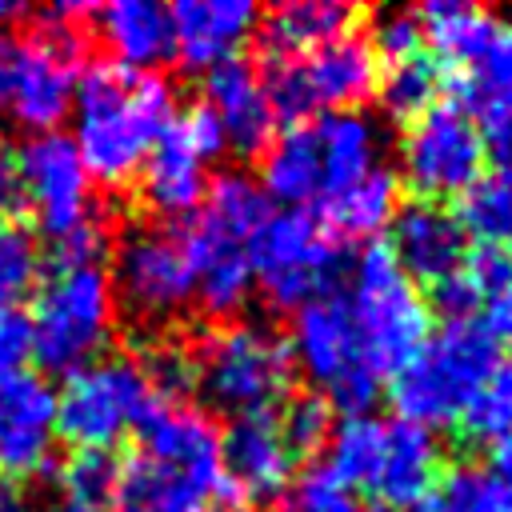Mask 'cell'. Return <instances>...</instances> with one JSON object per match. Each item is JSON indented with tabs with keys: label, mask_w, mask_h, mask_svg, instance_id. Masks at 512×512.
<instances>
[{
	"label": "cell",
	"mask_w": 512,
	"mask_h": 512,
	"mask_svg": "<svg viewBox=\"0 0 512 512\" xmlns=\"http://www.w3.org/2000/svg\"><path fill=\"white\" fill-rule=\"evenodd\" d=\"M236 492L220 460V428L188 404H156L140 448L120 464L112 512H228Z\"/></svg>",
	"instance_id": "6da1fadb"
},
{
	"label": "cell",
	"mask_w": 512,
	"mask_h": 512,
	"mask_svg": "<svg viewBox=\"0 0 512 512\" xmlns=\"http://www.w3.org/2000/svg\"><path fill=\"white\" fill-rule=\"evenodd\" d=\"M72 148L100 184H128L140 176L152 144L176 116L172 84L160 72H128L120 64H92L72 96Z\"/></svg>",
	"instance_id": "7a4b0ae2"
},
{
	"label": "cell",
	"mask_w": 512,
	"mask_h": 512,
	"mask_svg": "<svg viewBox=\"0 0 512 512\" xmlns=\"http://www.w3.org/2000/svg\"><path fill=\"white\" fill-rule=\"evenodd\" d=\"M12 172L40 232L56 248V264H96L104 248V224L92 204V176L72 140L64 132L28 136Z\"/></svg>",
	"instance_id": "3957f363"
},
{
	"label": "cell",
	"mask_w": 512,
	"mask_h": 512,
	"mask_svg": "<svg viewBox=\"0 0 512 512\" xmlns=\"http://www.w3.org/2000/svg\"><path fill=\"white\" fill-rule=\"evenodd\" d=\"M500 360V344L480 320L448 324L392 376L388 400L396 408V420L420 428L456 424V416L488 384Z\"/></svg>",
	"instance_id": "277c9868"
},
{
	"label": "cell",
	"mask_w": 512,
	"mask_h": 512,
	"mask_svg": "<svg viewBox=\"0 0 512 512\" xmlns=\"http://www.w3.org/2000/svg\"><path fill=\"white\" fill-rule=\"evenodd\" d=\"M84 8H52L44 24L12 44H0V116L28 128V136L56 132L72 112L80 80V36L72 16Z\"/></svg>",
	"instance_id": "5b68a950"
},
{
	"label": "cell",
	"mask_w": 512,
	"mask_h": 512,
	"mask_svg": "<svg viewBox=\"0 0 512 512\" xmlns=\"http://www.w3.org/2000/svg\"><path fill=\"white\" fill-rule=\"evenodd\" d=\"M348 316L356 328L360 356L376 376H396L432 340L428 300L400 272V264L384 240H372L356 256Z\"/></svg>",
	"instance_id": "8992f818"
},
{
	"label": "cell",
	"mask_w": 512,
	"mask_h": 512,
	"mask_svg": "<svg viewBox=\"0 0 512 512\" xmlns=\"http://www.w3.org/2000/svg\"><path fill=\"white\" fill-rule=\"evenodd\" d=\"M116 296L108 272L96 264H56L32 300V356L52 372L92 364L112 340Z\"/></svg>",
	"instance_id": "52a82bcc"
},
{
	"label": "cell",
	"mask_w": 512,
	"mask_h": 512,
	"mask_svg": "<svg viewBox=\"0 0 512 512\" xmlns=\"http://www.w3.org/2000/svg\"><path fill=\"white\" fill-rule=\"evenodd\" d=\"M292 384L288 340L256 324H220L192 352V388L228 416L272 412Z\"/></svg>",
	"instance_id": "ba28073f"
},
{
	"label": "cell",
	"mask_w": 512,
	"mask_h": 512,
	"mask_svg": "<svg viewBox=\"0 0 512 512\" xmlns=\"http://www.w3.org/2000/svg\"><path fill=\"white\" fill-rule=\"evenodd\" d=\"M164 404L136 356H96L64 376L56 392V432L76 452H112Z\"/></svg>",
	"instance_id": "9c48e42d"
},
{
	"label": "cell",
	"mask_w": 512,
	"mask_h": 512,
	"mask_svg": "<svg viewBox=\"0 0 512 512\" xmlns=\"http://www.w3.org/2000/svg\"><path fill=\"white\" fill-rule=\"evenodd\" d=\"M248 256L252 280L276 308H304L308 300L328 296L344 268L340 240L308 208L272 212Z\"/></svg>",
	"instance_id": "30bf717a"
},
{
	"label": "cell",
	"mask_w": 512,
	"mask_h": 512,
	"mask_svg": "<svg viewBox=\"0 0 512 512\" xmlns=\"http://www.w3.org/2000/svg\"><path fill=\"white\" fill-rule=\"evenodd\" d=\"M288 356L292 364L304 368L312 384L328 392V408L336 404L344 416H368V408L380 400V376L364 364L348 316V300L336 292L296 308Z\"/></svg>",
	"instance_id": "8fae6325"
},
{
	"label": "cell",
	"mask_w": 512,
	"mask_h": 512,
	"mask_svg": "<svg viewBox=\"0 0 512 512\" xmlns=\"http://www.w3.org/2000/svg\"><path fill=\"white\" fill-rule=\"evenodd\" d=\"M488 148L472 116L456 100L432 104L424 116L408 120L400 136V168L416 200H448L484 176Z\"/></svg>",
	"instance_id": "7c38bea8"
},
{
	"label": "cell",
	"mask_w": 512,
	"mask_h": 512,
	"mask_svg": "<svg viewBox=\"0 0 512 512\" xmlns=\"http://www.w3.org/2000/svg\"><path fill=\"white\" fill-rule=\"evenodd\" d=\"M108 284H112V296H120L144 320L176 316L196 296V272H192L184 236L160 224L132 228L116 244Z\"/></svg>",
	"instance_id": "4fadbf2b"
},
{
	"label": "cell",
	"mask_w": 512,
	"mask_h": 512,
	"mask_svg": "<svg viewBox=\"0 0 512 512\" xmlns=\"http://www.w3.org/2000/svg\"><path fill=\"white\" fill-rule=\"evenodd\" d=\"M224 152V132L216 116L196 104L184 116H172L164 136L152 144L140 168V196L160 216H188L200 208L208 188V160Z\"/></svg>",
	"instance_id": "5bb4252c"
},
{
	"label": "cell",
	"mask_w": 512,
	"mask_h": 512,
	"mask_svg": "<svg viewBox=\"0 0 512 512\" xmlns=\"http://www.w3.org/2000/svg\"><path fill=\"white\" fill-rule=\"evenodd\" d=\"M56 392L32 368H0V476L28 480L52 460Z\"/></svg>",
	"instance_id": "9a60e30c"
},
{
	"label": "cell",
	"mask_w": 512,
	"mask_h": 512,
	"mask_svg": "<svg viewBox=\"0 0 512 512\" xmlns=\"http://www.w3.org/2000/svg\"><path fill=\"white\" fill-rule=\"evenodd\" d=\"M220 460L236 500H252V504H268L284 496L296 464L276 432L272 412L232 416V424L220 432Z\"/></svg>",
	"instance_id": "2e32d148"
},
{
	"label": "cell",
	"mask_w": 512,
	"mask_h": 512,
	"mask_svg": "<svg viewBox=\"0 0 512 512\" xmlns=\"http://www.w3.org/2000/svg\"><path fill=\"white\" fill-rule=\"evenodd\" d=\"M204 108L216 116V124L224 132V148H232L240 156H260L272 144L276 120H272V108H268L264 76L256 72L252 60L232 56V60L208 68Z\"/></svg>",
	"instance_id": "e0dca14e"
},
{
	"label": "cell",
	"mask_w": 512,
	"mask_h": 512,
	"mask_svg": "<svg viewBox=\"0 0 512 512\" xmlns=\"http://www.w3.org/2000/svg\"><path fill=\"white\" fill-rule=\"evenodd\" d=\"M392 256L408 280L436 284L452 272H460L468 256V240L456 224V216L444 204L412 200L392 216Z\"/></svg>",
	"instance_id": "ac0fdd59"
},
{
	"label": "cell",
	"mask_w": 512,
	"mask_h": 512,
	"mask_svg": "<svg viewBox=\"0 0 512 512\" xmlns=\"http://www.w3.org/2000/svg\"><path fill=\"white\" fill-rule=\"evenodd\" d=\"M172 16V56L184 68L208 72L236 56V48L256 28V4L248 0H180Z\"/></svg>",
	"instance_id": "d6986e66"
},
{
	"label": "cell",
	"mask_w": 512,
	"mask_h": 512,
	"mask_svg": "<svg viewBox=\"0 0 512 512\" xmlns=\"http://www.w3.org/2000/svg\"><path fill=\"white\" fill-rule=\"evenodd\" d=\"M296 64H300V76H304V88H308V100L316 112L320 108L356 112V104H364L376 92L380 64H376L368 40H360L356 32L316 48L312 56H304Z\"/></svg>",
	"instance_id": "ffe728a7"
},
{
	"label": "cell",
	"mask_w": 512,
	"mask_h": 512,
	"mask_svg": "<svg viewBox=\"0 0 512 512\" xmlns=\"http://www.w3.org/2000/svg\"><path fill=\"white\" fill-rule=\"evenodd\" d=\"M96 36L108 44L112 64L128 72H152L172 56V16L152 0H116L92 12Z\"/></svg>",
	"instance_id": "44dd1931"
},
{
	"label": "cell",
	"mask_w": 512,
	"mask_h": 512,
	"mask_svg": "<svg viewBox=\"0 0 512 512\" xmlns=\"http://www.w3.org/2000/svg\"><path fill=\"white\" fill-rule=\"evenodd\" d=\"M440 448L432 440L428 428L408 424V420H392L384 424V464L376 476V496L388 508H416L428 488L440 476Z\"/></svg>",
	"instance_id": "7402d4cb"
},
{
	"label": "cell",
	"mask_w": 512,
	"mask_h": 512,
	"mask_svg": "<svg viewBox=\"0 0 512 512\" xmlns=\"http://www.w3.org/2000/svg\"><path fill=\"white\" fill-rule=\"evenodd\" d=\"M360 8L340 0H288L264 16V40L276 60H304L316 48L352 36Z\"/></svg>",
	"instance_id": "603a6c76"
},
{
	"label": "cell",
	"mask_w": 512,
	"mask_h": 512,
	"mask_svg": "<svg viewBox=\"0 0 512 512\" xmlns=\"http://www.w3.org/2000/svg\"><path fill=\"white\" fill-rule=\"evenodd\" d=\"M420 28H424V40L432 44V60L444 68V72H460V68H472L488 44L496 40L500 24L488 8L480 4H460V0H436V4H424L420 12Z\"/></svg>",
	"instance_id": "cb8c5ba5"
},
{
	"label": "cell",
	"mask_w": 512,
	"mask_h": 512,
	"mask_svg": "<svg viewBox=\"0 0 512 512\" xmlns=\"http://www.w3.org/2000/svg\"><path fill=\"white\" fill-rule=\"evenodd\" d=\"M320 148V196H336L376 164V128L360 112H328L312 124Z\"/></svg>",
	"instance_id": "d4e9b609"
},
{
	"label": "cell",
	"mask_w": 512,
	"mask_h": 512,
	"mask_svg": "<svg viewBox=\"0 0 512 512\" xmlns=\"http://www.w3.org/2000/svg\"><path fill=\"white\" fill-rule=\"evenodd\" d=\"M268 200H280L288 208H304L308 200L320 196V148L312 124L284 128L260 160V180Z\"/></svg>",
	"instance_id": "484cf974"
},
{
	"label": "cell",
	"mask_w": 512,
	"mask_h": 512,
	"mask_svg": "<svg viewBox=\"0 0 512 512\" xmlns=\"http://www.w3.org/2000/svg\"><path fill=\"white\" fill-rule=\"evenodd\" d=\"M396 212H400V180H396V172L372 168L368 176H360L356 184H348L344 192L324 200L320 224L336 240H364V236H376L380 228H388Z\"/></svg>",
	"instance_id": "4316f807"
},
{
	"label": "cell",
	"mask_w": 512,
	"mask_h": 512,
	"mask_svg": "<svg viewBox=\"0 0 512 512\" xmlns=\"http://www.w3.org/2000/svg\"><path fill=\"white\" fill-rule=\"evenodd\" d=\"M444 88H448V72L424 52L396 60V64H380V72H376V100L396 120L424 116L432 104H440Z\"/></svg>",
	"instance_id": "83f0119b"
},
{
	"label": "cell",
	"mask_w": 512,
	"mask_h": 512,
	"mask_svg": "<svg viewBox=\"0 0 512 512\" xmlns=\"http://www.w3.org/2000/svg\"><path fill=\"white\" fill-rule=\"evenodd\" d=\"M384 464V424L372 416H344V424L328 436V472L348 492H372Z\"/></svg>",
	"instance_id": "f1b7e54d"
},
{
	"label": "cell",
	"mask_w": 512,
	"mask_h": 512,
	"mask_svg": "<svg viewBox=\"0 0 512 512\" xmlns=\"http://www.w3.org/2000/svg\"><path fill=\"white\" fill-rule=\"evenodd\" d=\"M456 444L460 448H484L496 444L512 428V360H500V368L488 376V384L468 400V408L456 416Z\"/></svg>",
	"instance_id": "f546056e"
},
{
	"label": "cell",
	"mask_w": 512,
	"mask_h": 512,
	"mask_svg": "<svg viewBox=\"0 0 512 512\" xmlns=\"http://www.w3.org/2000/svg\"><path fill=\"white\" fill-rule=\"evenodd\" d=\"M416 512H508V500L484 468L452 464V468H440L436 484L416 504Z\"/></svg>",
	"instance_id": "4dcf8cb0"
},
{
	"label": "cell",
	"mask_w": 512,
	"mask_h": 512,
	"mask_svg": "<svg viewBox=\"0 0 512 512\" xmlns=\"http://www.w3.org/2000/svg\"><path fill=\"white\" fill-rule=\"evenodd\" d=\"M464 240L476 244H504L512 240V188L504 180L480 176L472 188L460 192V208L452 212Z\"/></svg>",
	"instance_id": "1f68e13d"
},
{
	"label": "cell",
	"mask_w": 512,
	"mask_h": 512,
	"mask_svg": "<svg viewBox=\"0 0 512 512\" xmlns=\"http://www.w3.org/2000/svg\"><path fill=\"white\" fill-rule=\"evenodd\" d=\"M456 104L464 112L476 104H512V24L496 32L468 76H456Z\"/></svg>",
	"instance_id": "d6a6232c"
},
{
	"label": "cell",
	"mask_w": 512,
	"mask_h": 512,
	"mask_svg": "<svg viewBox=\"0 0 512 512\" xmlns=\"http://www.w3.org/2000/svg\"><path fill=\"white\" fill-rule=\"evenodd\" d=\"M40 284V244L24 224L0 220V312H12Z\"/></svg>",
	"instance_id": "836d02e7"
},
{
	"label": "cell",
	"mask_w": 512,
	"mask_h": 512,
	"mask_svg": "<svg viewBox=\"0 0 512 512\" xmlns=\"http://www.w3.org/2000/svg\"><path fill=\"white\" fill-rule=\"evenodd\" d=\"M272 416H276V432H280V440H284L292 460L312 456L332 436V408H328L324 396H312V392L284 396L280 412H272Z\"/></svg>",
	"instance_id": "e575fe53"
},
{
	"label": "cell",
	"mask_w": 512,
	"mask_h": 512,
	"mask_svg": "<svg viewBox=\"0 0 512 512\" xmlns=\"http://www.w3.org/2000/svg\"><path fill=\"white\" fill-rule=\"evenodd\" d=\"M116 476H120V464L112 460V452H72L60 468L64 500L104 508V500H112V492H116Z\"/></svg>",
	"instance_id": "d590c367"
},
{
	"label": "cell",
	"mask_w": 512,
	"mask_h": 512,
	"mask_svg": "<svg viewBox=\"0 0 512 512\" xmlns=\"http://www.w3.org/2000/svg\"><path fill=\"white\" fill-rule=\"evenodd\" d=\"M424 44V28H420V16L416 12H384L376 24H372V56L376 64H396V60H408L416 56Z\"/></svg>",
	"instance_id": "8d00e7d4"
},
{
	"label": "cell",
	"mask_w": 512,
	"mask_h": 512,
	"mask_svg": "<svg viewBox=\"0 0 512 512\" xmlns=\"http://www.w3.org/2000/svg\"><path fill=\"white\" fill-rule=\"evenodd\" d=\"M292 512H356V504L352 492L324 464H316L292 484Z\"/></svg>",
	"instance_id": "74e56055"
},
{
	"label": "cell",
	"mask_w": 512,
	"mask_h": 512,
	"mask_svg": "<svg viewBox=\"0 0 512 512\" xmlns=\"http://www.w3.org/2000/svg\"><path fill=\"white\" fill-rule=\"evenodd\" d=\"M460 272L468 276V284L480 292V304H484L492 292H500L504 284H512V252L504 244H476L464 256Z\"/></svg>",
	"instance_id": "f35d334b"
},
{
	"label": "cell",
	"mask_w": 512,
	"mask_h": 512,
	"mask_svg": "<svg viewBox=\"0 0 512 512\" xmlns=\"http://www.w3.org/2000/svg\"><path fill=\"white\" fill-rule=\"evenodd\" d=\"M428 312L432 316H444L448 324H460V320H472L476 308H480V292L468 284L464 272H452L436 284H428Z\"/></svg>",
	"instance_id": "ab89813d"
},
{
	"label": "cell",
	"mask_w": 512,
	"mask_h": 512,
	"mask_svg": "<svg viewBox=\"0 0 512 512\" xmlns=\"http://www.w3.org/2000/svg\"><path fill=\"white\" fill-rule=\"evenodd\" d=\"M32 352V328L24 312H0V368H24Z\"/></svg>",
	"instance_id": "60d3db41"
},
{
	"label": "cell",
	"mask_w": 512,
	"mask_h": 512,
	"mask_svg": "<svg viewBox=\"0 0 512 512\" xmlns=\"http://www.w3.org/2000/svg\"><path fill=\"white\" fill-rule=\"evenodd\" d=\"M480 324L492 332L496 344H500V340L512 344V284H504L500 292H492V296L484 300V320H480Z\"/></svg>",
	"instance_id": "b9f144b4"
},
{
	"label": "cell",
	"mask_w": 512,
	"mask_h": 512,
	"mask_svg": "<svg viewBox=\"0 0 512 512\" xmlns=\"http://www.w3.org/2000/svg\"><path fill=\"white\" fill-rule=\"evenodd\" d=\"M488 476L496 480V488L504 492L508 512H512V428L492 444V472H488Z\"/></svg>",
	"instance_id": "7bdbcfd3"
},
{
	"label": "cell",
	"mask_w": 512,
	"mask_h": 512,
	"mask_svg": "<svg viewBox=\"0 0 512 512\" xmlns=\"http://www.w3.org/2000/svg\"><path fill=\"white\" fill-rule=\"evenodd\" d=\"M20 200V188H16V172H12V160L0 156V220L12 212V204Z\"/></svg>",
	"instance_id": "ee69618b"
},
{
	"label": "cell",
	"mask_w": 512,
	"mask_h": 512,
	"mask_svg": "<svg viewBox=\"0 0 512 512\" xmlns=\"http://www.w3.org/2000/svg\"><path fill=\"white\" fill-rule=\"evenodd\" d=\"M52 512H104L100 504H80V500H56Z\"/></svg>",
	"instance_id": "f6af8a7d"
},
{
	"label": "cell",
	"mask_w": 512,
	"mask_h": 512,
	"mask_svg": "<svg viewBox=\"0 0 512 512\" xmlns=\"http://www.w3.org/2000/svg\"><path fill=\"white\" fill-rule=\"evenodd\" d=\"M0 512H28V508L12 488H0Z\"/></svg>",
	"instance_id": "bcb514c9"
},
{
	"label": "cell",
	"mask_w": 512,
	"mask_h": 512,
	"mask_svg": "<svg viewBox=\"0 0 512 512\" xmlns=\"http://www.w3.org/2000/svg\"><path fill=\"white\" fill-rule=\"evenodd\" d=\"M8 20H12V4H4V0H0V32H4V24H8Z\"/></svg>",
	"instance_id": "7dc6e473"
},
{
	"label": "cell",
	"mask_w": 512,
	"mask_h": 512,
	"mask_svg": "<svg viewBox=\"0 0 512 512\" xmlns=\"http://www.w3.org/2000/svg\"><path fill=\"white\" fill-rule=\"evenodd\" d=\"M356 512H396V508H388V504H368V508H356Z\"/></svg>",
	"instance_id": "c3c4849f"
},
{
	"label": "cell",
	"mask_w": 512,
	"mask_h": 512,
	"mask_svg": "<svg viewBox=\"0 0 512 512\" xmlns=\"http://www.w3.org/2000/svg\"><path fill=\"white\" fill-rule=\"evenodd\" d=\"M504 184L512 188V156H508V176H504Z\"/></svg>",
	"instance_id": "681fc988"
}]
</instances>
